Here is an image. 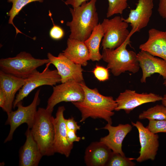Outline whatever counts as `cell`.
I'll list each match as a JSON object with an SVG mask.
<instances>
[{"instance_id": "cell-7", "label": "cell", "mask_w": 166, "mask_h": 166, "mask_svg": "<svg viewBox=\"0 0 166 166\" xmlns=\"http://www.w3.org/2000/svg\"><path fill=\"white\" fill-rule=\"evenodd\" d=\"M40 89L35 93L33 100L29 105L25 106L22 105V101L19 102L16 105L17 109L12 111L7 115L8 118L5 125H9L10 131L4 143L11 140L14 133L17 128L21 124L26 123L28 128L31 129L33 125L35 118L37 106L39 104L40 99L39 94Z\"/></svg>"}, {"instance_id": "cell-32", "label": "cell", "mask_w": 166, "mask_h": 166, "mask_svg": "<svg viewBox=\"0 0 166 166\" xmlns=\"http://www.w3.org/2000/svg\"><path fill=\"white\" fill-rule=\"evenodd\" d=\"M157 10L160 16L166 21V0H159Z\"/></svg>"}, {"instance_id": "cell-16", "label": "cell", "mask_w": 166, "mask_h": 166, "mask_svg": "<svg viewBox=\"0 0 166 166\" xmlns=\"http://www.w3.org/2000/svg\"><path fill=\"white\" fill-rule=\"evenodd\" d=\"M101 129L107 130L109 133L107 135L101 138L99 141L107 146L113 152L125 156L122 149V143L126 135L132 130V125L128 124H119L114 126L107 123Z\"/></svg>"}, {"instance_id": "cell-19", "label": "cell", "mask_w": 166, "mask_h": 166, "mask_svg": "<svg viewBox=\"0 0 166 166\" xmlns=\"http://www.w3.org/2000/svg\"><path fill=\"white\" fill-rule=\"evenodd\" d=\"M112 151L103 143L92 142L85 152L84 161L88 166H104L109 160Z\"/></svg>"}, {"instance_id": "cell-4", "label": "cell", "mask_w": 166, "mask_h": 166, "mask_svg": "<svg viewBox=\"0 0 166 166\" xmlns=\"http://www.w3.org/2000/svg\"><path fill=\"white\" fill-rule=\"evenodd\" d=\"M51 112L46 108H39L30 129L33 137L43 156H50L53 148L54 128Z\"/></svg>"}, {"instance_id": "cell-27", "label": "cell", "mask_w": 166, "mask_h": 166, "mask_svg": "<svg viewBox=\"0 0 166 166\" xmlns=\"http://www.w3.org/2000/svg\"><path fill=\"white\" fill-rule=\"evenodd\" d=\"M95 77L99 81H104L109 78V69L97 65L92 71Z\"/></svg>"}, {"instance_id": "cell-29", "label": "cell", "mask_w": 166, "mask_h": 166, "mask_svg": "<svg viewBox=\"0 0 166 166\" xmlns=\"http://www.w3.org/2000/svg\"><path fill=\"white\" fill-rule=\"evenodd\" d=\"M66 128L67 130H71L77 132L80 129L81 126L78 125L77 122L73 117L69 118L65 120Z\"/></svg>"}, {"instance_id": "cell-5", "label": "cell", "mask_w": 166, "mask_h": 166, "mask_svg": "<svg viewBox=\"0 0 166 166\" xmlns=\"http://www.w3.org/2000/svg\"><path fill=\"white\" fill-rule=\"evenodd\" d=\"M49 62L48 58H36L30 53L22 51L14 57L1 58L0 68L5 73L25 79L38 71V67Z\"/></svg>"}, {"instance_id": "cell-20", "label": "cell", "mask_w": 166, "mask_h": 166, "mask_svg": "<svg viewBox=\"0 0 166 166\" xmlns=\"http://www.w3.org/2000/svg\"><path fill=\"white\" fill-rule=\"evenodd\" d=\"M66 49L62 53L75 63L85 66L90 60L89 49L84 42L69 38Z\"/></svg>"}, {"instance_id": "cell-23", "label": "cell", "mask_w": 166, "mask_h": 166, "mask_svg": "<svg viewBox=\"0 0 166 166\" xmlns=\"http://www.w3.org/2000/svg\"><path fill=\"white\" fill-rule=\"evenodd\" d=\"M139 119L166 120V107L163 105H156L143 111L139 115Z\"/></svg>"}, {"instance_id": "cell-17", "label": "cell", "mask_w": 166, "mask_h": 166, "mask_svg": "<svg viewBox=\"0 0 166 166\" xmlns=\"http://www.w3.org/2000/svg\"><path fill=\"white\" fill-rule=\"evenodd\" d=\"M25 79L0 71V89L4 91L6 101L3 111L7 115L11 112L16 93L21 89Z\"/></svg>"}, {"instance_id": "cell-12", "label": "cell", "mask_w": 166, "mask_h": 166, "mask_svg": "<svg viewBox=\"0 0 166 166\" xmlns=\"http://www.w3.org/2000/svg\"><path fill=\"white\" fill-rule=\"evenodd\" d=\"M50 62L56 68L60 76L61 83H64L69 80H73L80 83L84 81L83 69L81 65L77 64L65 56L62 53L55 56L50 53L47 55Z\"/></svg>"}, {"instance_id": "cell-6", "label": "cell", "mask_w": 166, "mask_h": 166, "mask_svg": "<svg viewBox=\"0 0 166 166\" xmlns=\"http://www.w3.org/2000/svg\"><path fill=\"white\" fill-rule=\"evenodd\" d=\"M124 18L116 16L103 20L101 24L104 32L101 44L103 49H115L130 38L132 35L128 29V23Z\"/></svg>"}, {"instance_id": "cell-24", "label": "cell", "mask_w": 166, "mask_h": 166, "mask_svg": "<svg viewBox=\"0 0 166 166\" xmlns=\"http://www.w3.org/2000/svg\"><path fill=\"white\" fill-rule=\"evenodd\" d=\"M136 159L133 158H128L125 156L112 152L110 157L106 166H134L136 164L132 160Z\"/></svg>"}, {"instance_id": "cell-1", "label": "cell", "mask_w": 166, "mask_h": 166, "mask_svg": "<svg viewBox=\"0 0 166 166\" xmlns=\"http://www.w3.org/2000/svg\"><path fill=\"white\" fill-rule=\"evenodd\" d=\"M84 92V98L81 102H72L81 113L80 122L87 118L101 119L112 124V117L117 107L115 100L110 96H104L97 89H91L84 81L80 83Z\"/></svg>"}, {"instance_id": "cell-28", "label": "cell", "mask_w": 166, "mask_h": 166, "mask_svg": "<svg viewBox=\"0 0 166 166\" xmlns=\"http://www.w3.org/2000/svg\"><path fill=\"white\" fill-rule=\"evenodd\" d=\"M49 15L50 17L53 22V26L49 32L50 37L54 40H58L62 39L64 36L65 33L63 29L60 26L55 25L51 17V13L49 11Z\"/></svg>"}, {"instance_id": "cell-3", "label": "cell", "mask_w": 166, "mask_h": 166, "mask_svg": "<svg viewBox=\"0 0 166 166\" xmlns=\"http://www.w3.org/2000/svg\"><path fill=\"white\" fill-rule=\"evenodd\" d=\"M130 44L129 38L115 49H103L102 59L107 63V68L115 76H118L126 71L135 73L139 71L140 67L137 54L126 48L127 45Z\"/></svg>"}, {"instance_id": "cell-10", "label": "cell", "mask_w": 166, "mask_h": 166, "mask_svg": "<svg viewBox=\"0 0 166 166\" xmlns=\"http://www.w3.org/2000/svg\"><path fill=\"white\" fill-rule=\"evenodd\" d=\"M131 124L138 130L140 146V155L136 160L139 163L149 160H154L159 146L158 135L151 132L140 121H132Z\"/></svg>"}, {"instance_id": "cell-35", "label": "cell", "mask_w": 166, "mask_h": 166, "mask_svg": "<svg viewBox=\"0 0 166 166\" xmlns=\"http://www.w3.org/2000/svg\"><path fill=\"white\" fill-rule=\"evenodd\" d=\"M161 101L162 104L166 107V93L162 97Z\"/></svg>"}, {"instance_id": "cell-15", "label": "cell", "mask_w": 166, "mask_h": 166, "mask_svg": "<svg viewBox=\"0 0 166 166\" xmlns=\"http://www.w3.org/2000/svg\"><path fill=\"white\" fill-rule=\"evenodd\" d=\"M137 56L142 71L141 83H145L147 78L155 73L159 74L164 80L166 79V60L141 50Z\"/></svg>"}, {"instance_id": "cell-14", "label": "cell", "mask_w": 166, "mask_h": 166, "mask_svg": "<svg viewBox=\"0 0 166 166\" xmlns=\"http://www.w3.org/2000/svg\"><path fill=\"white\" fill-rule=\"evenodd\" d=\"M136 8L131 9L128 17L124 18L132 27L130 33L132 35L148 25L152 13L153 0H138Z\"/></svg>"}, {"instance_id": "cell-11", "label": "cell", "mask_w": 166, "mask_h": 166, "mask_svg": "<svg viewBox=\"0 0 166 166\" xmlns=\"http://www.w3.org/2000/svg\"><path fill=\"white\" fill-rule=\"evenodd\" d=\"M162 97L152 93H139L135 91L126 89L121 93L115 100L117 107L115 111L123 110L129 114L136 107L143 104L161 101Z\"/></svg>"}, {"instance_id": "cell-2", "label": "cell", "mask_w": 166, "mask_h": 166, "mask_svg": "<svg viewBox=\"0 0 166 166\" xmlns=\"http://www.w3.org/2000/svg\"><path fill=\"white\" fill-rule=\"evenodd\" d=\"M97 0L85 2L75 8H69L72 20L67 22L69 27V38L85 42L99 23L96 4Z\"/></svg>"}, {"instance_id": "cell-25", "label": "cell", "mask_w": 166, "mask_h": 166, "mask_svg": "<svg viewBox=\"0 0 166 166\" xmlns=\"http://www.w3.org/2000/svg\"><path fill=\"white\" fill-rule=\"evenodd\" d=\"M128 0H108L109 6L106 13V17L109 18L117 14H122L127 7Z\"/></svg>"}, {"instance_id": "cell-36", "label": "cell", "mask_w": 166, "mask_h": 166, "mask_svg": "<svg viewBox=\"0 0 166 166\" xmlns=\"http://www.w3.org/2000/svg\"><path fill=\"white\" fill-rule=\"evenodd\" d=\"M163 85L165 87H166V79L164 80V81L163 83Z\"/></svg>"}, {"instance_id": "cell-34", "label": "cell", "mask_w": 166, "mask_h": 166, "mask_svg": "<svg viewBox=\"0 0 166 166\" xmlns=\"http://www.w3.org/2000/svg\"><path fill=\"white\" fill-rule=\"evenodd\" d=\"M6 101V95L2 89H0V107L3 110Z\"/></svg>"}, {"instance_id": "cell-31", "label": "cell", "mask_w": 166, "mask_h": 166, "mask_svg": "<svg viewBox=\"0 0 166 166\" xmlns=\"http://www.w3.org/2000/svg\"><path fill=\"white\" fill-rule=\"evenodd\" d=\"M76 132L71 130L67 129V137L69 142L71 144H73L74 142H78L81 139L80 137L76 134Z\"/></svg>"}, {"instance_id": "cell-22", "label": "cell", "mask_w": 166, "mask_h": 166, "mask_svg": "<svg viewBox=\"0 0 166 166\" xmlns=\"http://www.w3.org/2000/svg\"><path fill=\"white\" fill-rule=\"evenodd\" d=\"M44 0H7L8 2L12 3V7L8 12L7 15L9 16L8 23L11 24L16 30V35L19 33L23 34L14 25L13 20L15 17L19 13L26 5L32 2H43Z\"/></svg>"}, {"instance_id": "cell-26", "label": "cell", "mask_w": 166, "mask_h": 166, "mask_svg": "<svg viewBox=\"0 0 166 166\" xmlns=\"http://www.w3.org/2000/svg\"><path fill=\"white\" fill-rule=\"evenodd\" d=\"M146 127L152 133H166V120H150Z\"/></svg>"}, {"instance_id": "cell-8", "label": "cell", "mask_w": 166, "mask_h": 166, "mask_svg": "<svg viewBox=\"0 0 166 166\" xmlns=\"http://www.w3.org/2000/svg\"><path fill=\"white\" fill-rule=\"evenodd\" d=\"M50 64L42 72L37 71L27 78L25 79L24 85L16 95L13 103V108L16 107L17 104L22 100L35 89L40 86L47 85L53 86L61 82V78L57 69L51 70Z\"/></svg>"}, {"instance_id": "cell-18", "label": "cell", "mask_w": 166, "mask_h": 166, "mask_svg": "<svg viewBox=\"0 0 166 166\" xmlns=\"http://www.w3.org/2000/svg\"><path fill=\"white\" fill-rule=\"evenodd\" d=\"M25 135L26 141L19 151V165L37 166L43 156L33 137L30 128H28Z\"/></svg>"}, {"instance_id": "cell-37", "label": "cell", "mask_w": 166, "mask_h": 166, "mask_svg": "<svg viewBox=\"0 0 166 166\" xmlns=\"http://www.w3.org/2000/svg\"><path fill=\"white\" fill-rule=\"evenodd\" d=\"M61 0L62 1H63V0Z\"/></svg>"}, {"instance_id": "cell-13", "label": "cell", "mask_w": 166, "mask_h": 166, "mask_svg": "<svg viewBox=\"0 0 166 166\" xmlns=\"http://www.w3.org/2000/svg\"><path fill=\"white\" fill-rule=\"evenodd\" d=\"M64 106H59L57 110L55 117H53L54 128L53 148L54 153H58L68 157L72 149L73 144L68 141L67 137V129L64 113Z\"/></svg>"}, {"instance_id": "cell-21", "label": "cell", "mask_w": 166, "mask_h": 166, "mask_svg": "<svg viewBox=\"0 0 166 166\" xmlns=\"http://www.w3.org/2000/svg\"><path fill=\"white\" fill-rule=\"evenodd\" d=\"M104 35L102 27L101 24L99 23L95 27L89 37L84 42L89 51L90 60L92 61H99L102 58L99 48Z\"/></svg>"}, {"instance_id": "cell-9", "label": "cell", "mask_w": 166, "mask_h": 166, "mask_svg": "<svg viewBox=\"0 0 166 166\" xmlns=\"http://www.w3.org/2000/svg\"><path fill=\"white\" fill-rule=\"evenodd\" d=\"M84 92L79 82L69 80L53 87V91L48 99L46 109L53 112L54 107L62 102H81Z\"/></svg>"}, {"instance_id": "cell-33", "label": "cell", "mask_w": 166, "mask_h": 166, "mask_svg": "<svg viewBox=\"0 0 166 166\" xmlns=\"http://www.w3.org/2000/svg\"><path fill=\"white\" fill-rule=\"evenodd\" d=\"M89 0H66L65 2V5H71L73 8L77 7L83 3L88 1Z\"/></svg>"}, {"instance_id": "cell-30", "label": "cell", "mask_w": 166, "mask_h": 166, "mask_svg": "<svg viewBox=\"0 0 166 166\" xmlns=\"http://www.w3.org/2000/svg\"><path fill=\"white\" fill-rule=\"evenodd\" d=\"M160 37L163 59L166 60V31L160 30Z\"/></svg>"}]
</instances>
